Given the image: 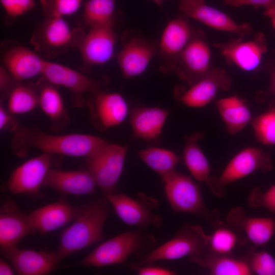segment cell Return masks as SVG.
<instances>
[{
    "mask_svg": "<svg viewBox=\"0 0 275 275\" xmlns=\"http://www.w3.org/2000/svg\"><path fill=\"white\" fill-rule=\"evenodd\" d=\"M108 143L89 134L53 135L35 127H19L14 131L11 145L13 153L19 157H25L31 148L52 155L89 157Z\"/></svg>",
    "mask_w": 275,
    "mask_h": 275,
    "instance_id": "1",
    "label": "cell"
},
{
    "mask_svg": "<svg viewBox=\"0 0 275 275\" xmlns=\"http://www.w3.org/2000/svg\"><path fill=\"white\" fill-rule=\"evenodd\" d=\"M106 197L96 199L84 204L81 215L64 229L54 252L60 263L71 255L98 243L104 239L103 228L110 212Z\"/></svg>",
    "mask_w": 275,
    "mask_h": 275,
    "instance_id": "2",
    "label": "cell"
},
{
    "mask_svg": "<svg viewBox=\"0 0 275 275\" xmlns=\"http://www.w3.org/2000/svg\"><path fill=\"white\" fill-rule=\"evenodd\" d=\"M155 243L153 235L140 229L124 232L101 243L78 264L96 267L123 264L131 255L143 257Z\"/></svg>",
    "mask_w": 275,
    "mask_h": 275,
    "instance_id": "3",
    "label": "cell"
},
{
    "mask_svg": "<svg viewBox=\"0 0 275 275\" xmlns=\"http://www.w3.org/2000/svg\"><path fill=\"white\" fill-rule=\"evenodd\" d=\"M209 235H207L200 226L184 224L172 239L153 249L132 264V267L136 269L157 261L186 256L191 262L198 264L209 251Z\"/></svg>",
    "mask_w": 275,
    "mask_h": 275,
    "instance_id": "4",
    "label": "cell"
},
{
    "mask_svg": "<svg viewBox=\"0 0 275 275\" xmlns=\"http://www.w3.org/2000/svg\"><path fill=\"white\" fill-rule=\"evenodd\" d=\"M162 179L167 199L173 210L193 214L215 227L221 223L218 211L207 208L200 187L189 176L175 170Z\"/></svg>",
    "mask_w": 275,
    "mask_h": 275,
    "instance_id": "5",
    "label": "cell"
},
{
    "mask_svg": "<svg viewBox=\"0 0 275 275\" xmlns=\"http://www.w3.org/2000/svg\"><path fill=\"white\" fill-rule=\"evenodd\" d=\"M272 168L269 154L261 148L249 147L240 151L230 160L218 177L210 176L206 183L216 196H223L229 184L260 170L269 172Z\"/></svg>",
    "mask_w": 275,
    "mask_h": 275,
    "instance_id": "6",
    "label": "cell"
},
{
    "mask_svg": "<svg viewBox=\"0 0 275 275\" xmlns=\"http://www.w3.org/2000/svg\"><path fill=\"white\" fill-rule=\"evenodd\" d=\"M84 34L80 28L71 29L63 17H47L36 28L31 42L36 50L51 57L78 47Z\"/></svg>",
    "mask_w": 275,
    "mask_h": 275,
    "instance_id": "7",
    "label": "cell"
},
{
    "mask_svg": "<svg viewBox=\"0 0 275 275\" xmlns=\"http://www.w3.org/2000/svg\"><path fill=\"white\" fill-rule=\"evenodd\" d=\"M105 196L116 215L126 224L139 228L152 226L159 228L162 218L154 213L158 206V201L139 193L135 199L122 193H112Z\"/></svg>",
    "mask_w": 275,
    "mask_h": 275,
    "instance_id": "8",
    "label": "cell"
},
{
    "mask_svg": "<svg viewBox=\"0 0 275 275\" xmlns=\"http://www.w3.org/2000/svg\"><path fill=\"white\" fill-rule=\"evenodd\" d=\"M127 147L107 144L87 157L88 171L104 195L115 193L122 174Z\"/></svg>",
    "mask_w": 275,
    "mask_h": 275,
    "instance_id": "9",
    "label": "cell"
},
{
    "mask_svg": "<svg viewBox=\"0 0 275 275\" xmlns=\"http://www.w3.org/2000/svg\"><path fill=\"white\" fill-rule=\"evenodd\" d=\"M232 82V79L226 70L213 66L203 77L188 88L177 87L174 90V97L186 106L203 107L210 102L219 90L228 91Z\"/></svg>",
    "mask_w": 275,
    "mask_h": 275,
    "instance_id": "10",
    "label": "cell"
},
{
    "mask_svg": "<svg viewBox=\"0 0 275 275\" xmlns=\"http://www.w3.org/2000/svg\"><path fill=\"white\" fill-rule=\"evenodd\" d=\"M211 51L204 32L199 30L177 59L173 71L190 86L213 67Z\"/></svg>",
    "mask_w": 275,
    "mask_h": 275,
    "instance_id": "11",
    "label": "cell"
},
{
    "mask_svg": "<svg viewBox=\"0 0 275 275\" xmlns=\"http://www.w3.org/2000/svg\"><path fill=\"white\" fill-rule=\"evenodd\" d=\"M42 74L49 82L69 90L74 96L75 104L80 106L86 103L84 94L102 90V87L108 84L106 76L92 78L68 67L47 61Z\"/></svg>",
    "mask_w": 275,
    "mask_h": 275,
    "instance_id": "12",
    "label": "cell"
},
{
    "mask_svg": "<svg viewBox=\"0 0 275 275\" xmlns=\"http://www.w3.org/2000/svg\"><path fill=\"white\" fill-rule=\"evenodd\" d=\"M52 163V154L46 153L27 160L17 167L8 178V190L13 195L38 197Z\"/></svg>",
    "mask_w": 275,
    "mask_h": 275,
    "instance_id": "13",
    "label": "cell"
},
{
    "mask_svg": "<svg viewBox=\"0 0 275 275\" xmlns=\"http://www.w3.org/2000/svg\"><path fill=\"white\" fill-rule=\"evenodd\" d=\"M242 37L232 38L224 43H214L213 46L227 64L234 65L245 71H253L259 67L267 51L266 39L261 33L255 34L248 40Z\"/></svg>",
    "mask_w": 275,
    "mask_h": 275,
    "instance_id": "14",
    "label": "cell"
},
{
    "mask_svg": "<svg viewBox=\"0 0 275 275\" xmlns=\"http://www.w3.org/2000/svg\"><path fill=\"white\" fill-rule=\"evenodd\" d=\"M199 30L192 26L188 18L183 14L167 24L158 44L157 54L164 61L160 67L161 72L173 71L180 54Z\"/></svg>",
    "mask_w": 275,
    "mask_h": 275,
    "instance_id": "15",
    "label": "cell"
},
{
    "mask_svg": "<svg viewBox=\"0 0 275 275\" xmlns=\"http://www.w3.org/2000/svg\"><path fill=\"white\" fill-rule=\"evenodd\" d=\"M181 13L214 29L244 37L250 35L253 26L249 23H238L227 14L206 4L205 0H180Z\"/></svg>",
    "mask_w": 275,
    "mask_h": 275,
    "instance_id": "16",
    "label": "cell"
},
{
    "mask_svg": "<svg viewBox=\"0 0 275 275\" xmlns=\"http://www.w3.org/2000/svg\"><path fill=\"white\" fill-rule=\"evenodd\" d=\"M122 39V49L117 56L122 74L126 78L138 76L157 54L158 44L131 32L125 33Z\"/></svg>",
    "mask_w": 275,
    "mask_h": 275,
    "instance_id": "17",
    "label": "cell"
},
{
    "mask_svg": "<svg viewBox=\"0 0 275 275\" xmlns=\"http://www.w3.org/2000/svg\"><path fill=\"white\" fill-rule=\"evenodd\" d=\"M87 103L91 122L100 131H104L121 124L128 112L127 104L123 96L117 93L102 90L90 94Z\"/></svg>",
    "mask_w": 275,
    "mask_h": 275,
    "instance_id": "18",
    "label": "cell"
},
{
    "mask_svg": "<svg viewBox=\"0 0 275 275\" xmlns=\"http://www.w3.org/2000/svg\"><path fill=\"white\" fill-rule=\"evenodd\" d=\"M116 34L113 26L96 25L90 27L82 37L78 47L82 59V67H91L107 62L113 56Z\"/></svg>",
    "mask_w": 275,
    "mask_h": 275,
    "instance_id": "19",
    "label": "cell"
},
{
    "mask_svg": "<svg viewBox=\"0 0 275 275\" xmlns=\"http://www.w3.org/2000/svg\"><path fill=\"white\" fill-rule=\"evenodd\" d=\"M84 207V204L75 206L61 199L37 208L28 215L37 232L44 235L73 222L82 213Z\"/></svg>",
    "mask_w": 275,
    "mask_h": 275,
    "instance_id": "20",
    "label": "cell"
},
{
    "mask_svg": "<svg viewBox=\"0 0 275 275\" xmlns=\"http://www.w3.org/2000/svg\"><path fill=\"white\" fill-rule=\"evenodd\" d=\"M1 254L19 275H45L58 265L54 253L21 249L17 246L1 248Z\"/></svg>",
    "mask_w": 275,
    "mask_h": 275,
    "instance_id": "21",
    "label": "cell"
},
{
    "mask_svg": "<svg viewBox=\"0 0 275 275\" xmlns=\"http://www.w3.org/2000/svg\"><path fill=\"white\" fill-rule=\"evenodd\" d=\"M37 232L14 200L7 199L3 203L0 208L1 248L17 246L23 238Z\"/></svg>",
    "mask_w": 275,
    "mask_h": 275,
    "instance_id": "22",
    "label": "cell"
},
{
    "mask_svg": "<svg viewBox=\"0 0 275 275\" xmlns=\"http://www.w3.org/2000/svg\"><path fill=\"white\" fill-rule=\"evenodd\" d=\"M96 186L88 170L63 171L52 168L49 170L43 185L60 194L77 196L94 193Z\"/></svg>",
    "mask_w": 275,
    "mask_h": 275,
    "instance_id": "23",
    "label": "cell"
},
{
    "mask_svg": "<svg viewBox=\"0 0 275 275\" xmlns=\"http://www.w3.org/2000/svg\"><path fill=\"white\" fill-rule=\"evenodd\" d=\"M2 62L14 78L22 80L42 74L45 60L26 47L14 46L4 52Z\"/></svg>",
    "mask_w": 275,
    "mask_h": 275,
    "instance_id": "24",
    "label": "cell"
},
{
    "mask_svg": "<svg viewBox=\"0 0 275 275\" xmlns=\"http://www.w3.org/2000/svg\"><path fill=\"white\" fill-rule=\"evenodd\" d=\"M169 112L157 107L138 106L130 114V123L135 138L147 141L158 139Z\"/></svg>",
    "mask_w": 275,
    "mask_h": 275,
    "instance_id": "25",
    "label": "cell"
},
{
    "mask_svg": "<svg viewBox=\"0 0 275 275\" xmlns=\"http://www.w3.org/2000/svg\"><path fill=\"white\" fill-rule=\"evenodd\" d=\"M227 221L242 231L248 238L256 245H264L267 243L275 231L273 219L247 216L240 207L231 209Z\"/></svg>",
    "mask_w": 275,
    "mask_h": 275,
    "instance_id": "26",
    "label": "cell"
},
{
    "mask_svg": "<svg viewBox=\"0 0 275 275\" xmlns=\"http://www.w3.org/2000/svg\"><path fill=\"white\" fill-rule=\"evenodd\" d=\"M215 103L226 129L231 134L240 131L252 120L249 108L236 95L216 100Z\"/></svg>",
    "mask_w": 275,
    "mask_h": 275,
    "instance_id": "27",
    "label": "cell"
},
{
    "mask_svg": "<svg viewBox=\"0 0 275 275\" xmlns=\"http://www.w3.org/2000/svg\"><path fill=\"white\" fill-rule=\"evenodd\" d=\"M203 138V134L200 132H196L186 138L183 159L192 176L200 182L206 183L211 176V169L198 143Z\"/></svg>",
    "mask_w": 275,
    "mask_h": 275,
    "instance_id": "28",
    "label": "cell"
},
{
    "mask_svg": "<svg viewBox=\"0 0 275 275\" xmlns=\"http://www.w3.org/2000/svg\"><path fill=\"white\" fill-rule=\"evenodd\" d=\"M199 265L206 268L213 275H250L252 272L249 263L235 259L228 255L212 253L209 251L199 262Z\"/></svg>",
    "mask_w": 275,
    "mask_h": 275,
    "instance_id": "29",
    "label": "cell"
},
{
    "mask_svg": "<svg viewBox=\"0 0 275 275\" xmlns=\"http://www.w3.org/2000/svg\"><path fill=\"white\" fill-rule=\"evenodd\" d=\"M39 105L43 113L49 118L55 128L66 125L69 118L62 98L59 91L48 85L43 87L38 95Z\"/></svg>",
    "mask_w": 275,
    "mask_h": 275,
    "instance_id": "30",
    "label": "cell"
},
{
    "mask_svg": "<svg viewBox=\"0 0 275 275\" xmlns=\"http://www.w3.org/2000/svg\"><path fill=\"white\" fill-rule=\"evenodd\" d=\"M138 156L161 178L175 170L179 157L173 151L158 147H150L137 152Z\"/></svg>",
    "mask_w": 275,
    "mask_h": 275,
    "instance_id": "31",
    "label": "cell"
},
{
    "mask_svg": "<svg viewBox=\"0 0 275 275\" xmlns=\"http://www.w3.org/2000/svg\"><path fill=\"white\" fill-rule=\"evenodd\" d=\"M116 0H88L85 4L82 18L91 26L111 25L114 26L116 15Z\"/></svg>",
    "mask_w": 275,
    "mask_h": 275,
    "instance_id": "32",
    "label": "cell"
},
{
    "mask_svg": "<svg viewBox=\"0 0 275 275\" xmlns=\"http://www.w3.org/2000/svg\"><path fill=\"white\" fill-rule=\"evenodd\" d=\"M38 104V95L33 89L17 85L10 93L8 109L12 115L23 114L32 111Z\"/></svg>",
    "mask_w": 275,
    "mask_h": 275,
    "instance_id": "33",
    "label": "cell"
},
{
    "mask_svg": "<svg viewBox=\"0 0 275 275\" xmlns=\"http://www.w3.org/2000/svg\"><path fill=\"white\" fill-rule=\"evenodd\" d=\"M252 124L259 142L266 145H275V106L256 117Z\"/></svg>",
    "mask_w": 275,
    "mask_h": 275,
    "instance_id": "34",
    "label": "cell"
},
{
    "mask_svg": "<svg viewBox=\"0 0 275 275\" xmlns=\"http://www.w3.org/2000/svg\"><path fill=\"white\" fill-rule=\"evenodd\" d=\"M221 224L216 226L217 228L209 235V251L215 254L229 255L236 246L237 237L231 229Z\"/></svg>",
    "mask_w": 275,
    "mask_h": 275,
    "instance_id": "35",
    "label": "cell"
},
{
    "mask_svg": "<svg viewBox=\"0 0 275 275\" xmlns=\"http://www.w3.org/2000/svg\"><path fill=\"white\" fill-rule=\"evenodd\" d=\"M82 0H40L43 13L46 17H63L76 12Z\"/></svg>",
    "mask_w": 275,
    "mask_h": 275,
    "instance_id": "36",
    "label": "cell"
},
{
    "mask_svg": "<svg viewBox=\"0 0 275 275\" xmlns=\"http://www.w3.org/2000/svg\"><path fill=\"white\" fill-rule=\"evenodd\" d=\"M252 272L258 275H275V259L268 252H257L249 263Z\"/></svg>",
    "mask_w": 275,
    "mask_h": 275,
    "instance_id": "37",
    "label": "cell"
},
{
    "mask_svg": "<svg viewBox=\"0 0 275 275\" xmlns=\"http://www.w3.org/2000/svg\"><path fill=\"white\" fill-rule=\"evenodd\" d=\"M249 204L253 207H264L275 212V185L264 193L258 188H255L250 196Z\"/></svg>",
    "mask_w": 275,
    "mask_h": 275,
    "instance_id": "38",
    "label": "cell"
},
{
    "mask_svg": "<svg viewBox=\"0 0 275 275\" xmlns=\"http://www.w3.org/2000/svg\"><path fill=\"white\" fill-rule=\"evenodd\" d=\"M8 16L15 19L31 10L35 5L34 0H0Z\"/></svg>",
    "mask_w": 275,
    "mask_h": 275,
    "instance_id": "39",
    "label": "cell"
},
{
    "mask_svg": "<svg viewBox=\"0 0 275 275\" xmlns=\"http://www.w3.org/2000/svg\"><path fill=\"white\" fill-rule=\"evenodd\" d=\"M225 5L240 7L242 6L249 5L255 9L263 7L267 9L275 5V0H222Z\"/></svg>",
    "mask_w": 275,
    "mask_h": 275,
    "instance_id": "40",
    "label": "cell"
},
{
    "mask_svg": "<svg viewBox=\"0 0 275 275\" xmlns=\"http://www.w3.org/2000/svg\"><path fill=\"white\" fill-rule=\"evenodd\" d=\"M1 105L0 107V129L15 131L19 126L18 122Z\"/></svg>",
    "mask_w": 275,
    "mask_h": 275,
    "instance_id": "41",
    "label": "cell"
},
{
    "mask_svg": "<svg viewBox=\"0 0 275 275\" xmlns=\"http://www.w3.org/2000/svg\"><path fill=\"white\" fill-rule=\"evenodd\" d=\"M139 275H173L175 272L162 267L144 265L136 269Z\"/></svg>",
    "mask_w": 275,
    "mask_h": 275,
    "instance_id": "42",
    "label": "cell"
},
{
    "mask_svg": "<svg viewBox=\"0 0 275 275\" xmlns=\"http://www.w3.org/2000/svg\"><path fill=\"white\" fill-rule=\"evenodd\" d=\"M270 95L275 96V68L270 74V82L268 89L265 92L263 95L258 96L260 99L263 97H266Z\"/></svg>",
    "mask_w": 275,
    "mask_h": 275,
    "instance_id": "43",
    "label": "cell"
},
{
    "mask_svg": "<svg viewBox=\"0 0 275 275\" xmlns=\"http://www.w3.org/2000/svg\"><path fill=\"white\" fill-rule=\"evenodd\" d=\"M15 271L10 265L2 258H0V275H13Z\"/></svg>",
    "mask_w": 275,
    "mask_h": 275,
    "instance_id": "44",
    "label": "cell"
},
{
    "mask_svg": "<svg viewBox=\"0 0 275 275\" xmlns=\"http://www.w3.org/2000/svg\"><path fill=\"white\" fill-rule=\"evenodd\" d=\"M263 14L270 18L272 25L275 30V5L265 9L263 12Z\"/></svg>",
    "mask_w": 275,
    "mask_h": 275,
    "instance_id": "45",
    "label": "cell"
},
{
    "mask_svg": "<svg viewBox=\"0 0 275 275\" xmlns=\"http://www.w3.org/2000/svg\"><path fill=\"white\" fill-rule=\"evenodd\" d=\"M159 7H162L163 6V0H153Z\"/></svg>",
    "mask_w": 275,
    "mask_h": 275,
    "instance_id": "46",
    "label": "cell"
}]
</instances>
